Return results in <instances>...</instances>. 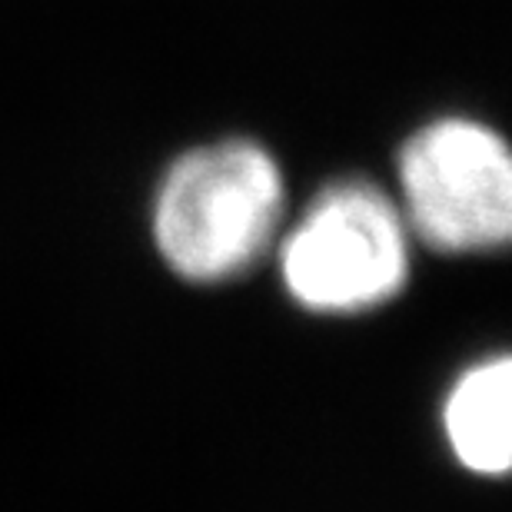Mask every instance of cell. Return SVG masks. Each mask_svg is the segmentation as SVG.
<instances>
[{"mask_svg": "<svg viewBox=\"0 0 512 512\" xmlns=\"http://www.w3.org/2000/svg\"><path fill=\"white\" fill-rule=\"evenodd\" d=\"M286 180L263 143L227 137L180 153L150 203L160 263L190 286L240 280L283 230Z\"/></svg>", "mask_w": 512, "mask_h": 512, "instance_id": "cell-1", "label": "cell"}, {"mask_svg": "<svg viewBox=\"0 0 512 512\" xmlns=\"http://www.w3.org/2000/svg\"><path fill=\"white\" fill-rule=\"evenodd\" d=\"M413 233L393 193L373 180H333L276 237L283 293L310 316H366L409 286Z\"/></svg>", "mask_w": 512, "mask_h": 512, "instance_id": "cell-2", "label": "cell"}, {"mask_svg": "<svg viewBox=\"0 0 512 512\" xmlns=\"http://www.w3.org/2000/svg\"><path fill=\"white\" fill-rule=\"evenodd\" d=\"M399 210L416 243L449 256L503 250L512 237V157L503 133L473 117L419 127L396 157Z\"/></svg>", "mask_w": 512, "mask_h": 512, "instance_id": "cell-3", "label": "cell"}, {"mask_svg": "<svg viewBox=\"0 0 512 512\" xmlns=\"http://www.w3.org/2000/svg\"><path fill=\"white\" fill-rule=\"evenodd\" d=\"M449 456L479 479H503L512 466V360L486 353L453 376L439 406Z\"/></svg>", "mask_w": 512, "mask_h": 512, "instance_id": "cell-4", "label": "cell"}]
</instances>
